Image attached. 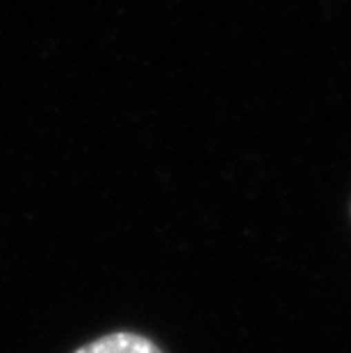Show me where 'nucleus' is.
<instances>
[{
    "mask_svg": "<svg viewBox=\"0 0 351 353\" xmlns=\"http://www.w3.org/2000/svg\"><path fill=\"white\" fill-rule=\"evenodd\" d=\"M73 353H164L158 344L144 335L119 330V333L103 335L99 340L85 344Z\"/></svg>",
    "mask_w": 351,
    "mask_h": 353,
    "instance_id": "1",
    "label": "nucleus"
}]
</instances>
